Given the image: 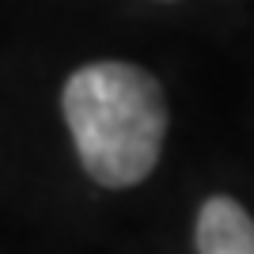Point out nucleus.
<instances>
[{"instance_id": "1", "label": "nucleus", "mask_w": 254, "mask_h": 254, "mask_svg": "<svg viewBox=\"0 0 254 254\" xmlns=\"http://www.w3.org/2000/svg\"><path fill=\"white\" fill-rule=\"evenodd\" d=\"M64 122L80 163L99 186L126 190L152 175L167 137V103L156 76L126 61H95L68 76Z\"/></svg>"}, {"instance_id": "2", "label": "nucleus", "mask_w": 254, "mask_h": 254, "mask_svg": "<svg viewBox=\"0 0 254 254\" xmlns=\"http://www.w3.org/2000/svg\"><path fill=\"white\" fill-rule=\"evenodd\" d=\"M197 254H254V220L232 197H209L197 212Z\"/></svg>"}]
</instances>
